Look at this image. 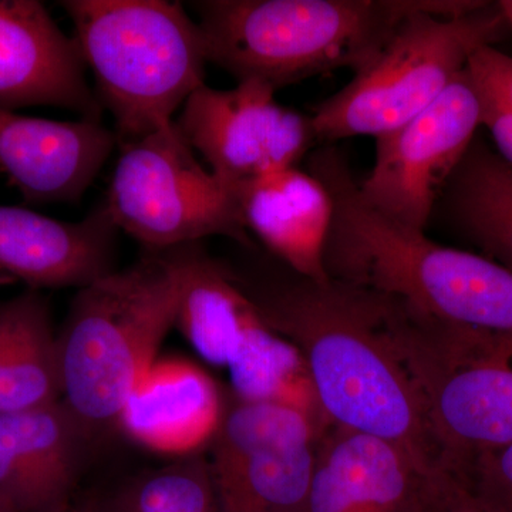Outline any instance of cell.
<instances>
[{"mask_svg":"<svg viewBox=\"0 0 512 512\" xmlns=\"http://www.w3.org/2000/svg\"><path fill=\"white\" fill-rule=\"evenodd\" d=\"M0 512H16V511H13L12 508L9 507V505H6L5 503H2V501H0Z\"/></svg>","mask_w":512,"mask_h":512,"instance_id":"obj_29","label":"cell"},{"mask_svg":"<svg viewBox=\"0 0 512 512\" xmlns=\"http://www.w3.org/2000/svg\"><path fill=\"white\" fill-rule=\"evenodd\" d=\"M510 29L498 5L430 0L394 29L382 49L313 113L318 143L379 138L431 106L468 60Z\"/></svg>","mask_w":512,"mask_h":512,"instance_id":"obj_6","label":"cell"},{"mask_svg":"<svg viewBox=\"0 0 512 512\" xmlns=\"http://www.w3.org/2000/svg\"><path fill=\"white\" fill-rule=\"evenodd\" d=\"M497 5L501 13H503L505 22H507L510 29H512V0H501Z\"/></svg>","mask_w":512,"mask_h":512,"instance_id":"obj_27","label":"cell"},{"mask_svg":"<svg viewBox=\"0 0 512 512\" xmlns=\"http://www.w3.org/2000/svg\"><path fill=\"white\" fill-rule=\"evenodd\" d=\"M430 0H200L208 62L237 82L278 90L309 77L359 72L407 16Z\"/></svg>","mask_w":512,"mask_h":512,"instance_id":"obj_4","label":"cell"},{"mask_svg":"<svg viewBox=\"0 0 512 512\" xmlns=\"http://www.w3.org/2000/svg\"><path fill=\"white\" fill-rule=\"evenodd\" d=\"M93 443L62 400L0 413V501L16 512H66Z\"/></svg>","mask_w":512,"mask_h":512,"instance_id":"obj_14","label":"cell"},{"mask_svg":"<svg viewBox=\"0 0 512 512\" xmlns=\"http://www.w3.org/2000/svg\"><path fill=\"white\" fill-rule=\"evenodd\" d=\"M490 512H512V443L485 453L461 471Z\"/></svg>","mask_w":512,"mask_h":512,"instance_id":"obj_23","label":"cell"},{"mask_svg":"<svg viewBox=\"0 0 512 512\" xmlns=\"http://www.w3.org/2000/svg\"><path fill=\"white\" fill-rule=\"evenodd\" d=\"M180 274L168 249L77 289L57 335L62 402L93 441L119 430L127 397L175 325Z\"/></svg>","mask_w":512,"mask_h":512,"instance_id":"obj_3","label":"cell"},{"mask_svg":"<svg viewBox=\"0 0 512 512\" xmlns=\"http://www.w3.org/2000/svg\"><path fill=\"white\" fill-rule=\"evenodd\" d=\"M97 99L116 121L120 144L170 126L204 86V37L180 2L66 0Z\"/></svg>","mask_w":512,"mask_h":512,"instance_id":"obj_5","label":"cell"},{"mask_svg":"<svg viewBox=\"0 0 512 512\" xmlns=\"http://www.w3.org/2000/svg\"><path fill=\"white\" fill-rule=\"evenodd\" d=\"M60 400L59 348L46 299L26 292L0 303V413Z\"/></svg>","mask_w":512,"mask_h":512,"instance_id":"obj_20","label":"cell"},{"mask_svg":"<svg viewBox=\"0 0 512 512\" xmlns=\"http://www.w3.org/2000/svg\"><path fill=\"white\" fill-rule=\"evenodd\" d=\"M248 232L296 274L328 281L323 255L333 201L318 177L298 167L275 171L234 191Z\"/></svg>","mask_w":512,"mask_h":512,"instance_id":"obj_19","label":"cell"},{"mask_svg":"<svg viewBox=\"0 0 512 512\" xmlns=\"http://www.w3.org/2000/svg\"><path fill=\"white\" fill-rule=\"evenodd\" d=\"M276 90L256 80L229 90L202 86L175 121L192 150L234 194L275 171L298 165L318 143L311 117L282 106Z\"/></svg>","mask_w":512,"mask_h":512,"instance_id":"obj_12","label":"cell"},{"mask_svg":"<svg viewBox=\"0 0 512 512\" xmlns=\"http://www.w3.org/2000/svg\"><path fill=\"white\" fill-rule=\"evenodd\" d=\"M76 40L35 0H0V109L50 106L101 119Z\"/></svg>","mask_w":512,"mask_h":512,"instance_id":"obj_13","label":"cell"},{"mask_svg":"<svg viewBox=\"0 0 512 512\" xmlns=\"http://www.w3.org/2000/svg\"><path fill=\"white\" fill-rule=\"evenodd\" d=\"M104 205L119 231L148 251L218 235L255 247L237 198L200 163L175 121L121 144Z\"/></svg>","mask_w":512,"mask_h":512,"instance_id":"obj_9","label":"cell"},{"mask_svg":"<svg viewBox=\"0 0 512 512\" xmlns=\"http://www.w3.org/2000/svg\"><path fill=\"white\" fill-rule=\"evenodd\" d=\"M180 274L175 328L195 352L229 373V392L245 402L279 403L318 414L299 353L266 326L222 259L197 244L168 249Z\"/></svg>","mask_w":512,"mask_h":512,"instance_id":"obj_8","label":"cell"},{"mask_svg":"<svg viewBox=\"0 0 512 512\" xmlns=\"http://www.w3.org/2000/svg\"><path fill=\"white\" fill-rule=\"evenodd\" d=\"M467 72L478 92L512 110V56L495 46H483L471 55Z\"/></svg>","mask_w":512,"mask_h":512,"instance_id":"obj_25","label":"cell"},{"mask_svg":"<svg viewBox=\"0 0 512 512\" xmlns=\"http://www.w3.org/2000/svg\"><path fill=\"white\" fill-rule=\"evenodd\" d=\"M101 121H56L0 109V171L26 201L83 197L116 146Z\"/></svg>","mask_w":512,"mask_h":512,"instance_id":"obj_16","label":"cell"},{"mask_svg":"<svg viewBox=\"0 0 512 512\" xmlns=\"http://www.w3.org/2000/svg\"><path fill=\"white\" fill-rule=\"evenodd\" d=\"M224 262L269 329L296 349L323 419L402 448L423 473L444 468L426 410L394 349L383 293L296 274L268 252L245 248Z\"/></svg>","mask_w":512,"mask_h":512,"instance_id":"obj_1","label":"cell"},{"mask_svg":"<svg viewBox=\"0 0 512 512\" xmlns=\"http://www.w3.org/2000/svg\"><path fill=\"white\" fill-rule=\"evenodd\" d=\"M484 256L512 271V165L477 134L436 211Z\"/></svg>","mask_w":512,"mask_h":512,"instance_id":"obj_21","label":"cell"},{"mask_svg":"<svg viewBox=\"0 0 512 512\" xmlns=\"http://www.w3.org/2000/svg\"><path fill=\"white\" fill-rule=\"evenodd\" d=\"M94 512H218L207 453L130 478L94 500Z\"/></svg>","mask_w":512,"mask_h":512,"instance_id":"obj_22","label":"cell"},{"mask_svg":"<svg viewBox=\"0 0 512 512\" xmlns=\"http://www.w3.org/2000/svg\"><path fill=\"white\" fill-rule=\"evenodd\" d=\"M426 476L402 448L329 424L319 437L309 512H414Z\"/></svg>","mask_w":512,"mask_h":512,"instance_id":"obj_18","label":"cell"},{"mask_svg":"<svg viewBox=\"0 0 512 512\" xmlns=\"http://www.w3.org/2000/svg\"><path fill=\"white\" fill-rule=\"evenodd\" d=\"M414 512H490L463 474L439 470L424 478Z\"/></svg>","mask_w":512,"mask_h":512,"instance_id":"obj_24","label":"cell"},{"mask_svg":"<svg viewBox=\"0 0 512 512\" xmlns=\"http://www.w3.org/2000/svg\"><path fill=\"white\" fill-rule=\"evenodd\" d=\"M308 171L333 201L323 255L328 278L387 293L440 322L512 335L510 269L384 217L363 200L339 148L313 151Z\"/></svg>","mask_w":512,"mask_h":512,"instance_id":"obj_2","label":"cell"},{"mask_svg":"<svg viewBox=\"0 0 512 512\" xmlns=\"http://www.w3.org/2000/svg\"><path fill=\"white\" fill-rule=\"evenodd\" d=\"M480 94L466 69L426 110L376 138L363 200L404 227L426 231L451 175L481 128Z\"/></svg>","mask_w":512,"mask_h":512,"instance_id":"obj_11","label":"cell"},{"mask_svg":"<svg viewBox=\"0 0 512 512\" xmlns=\"http://www.w3.org/2000/svg\"><path fill=\"white\" fill-rule=\"evenodd\" d=\"M117 232L104 202L76 222L0 205V274L33 289H82L116 271Z\"/></svg>","mask_w":512,"mask_h":512,"instance_id":"obj_17","label":"cell"},{"mask_svg":"<svg viewBox=\"0 0 512 512\" xmlns=\"http://www.w3.org/2000/svg\"><path fill=\"white\" fill-rule=\"evenodd\" d=\"M66 512H94V500L86 501L83 504H73Z\"/></svg>","mask_w":512,"mask_h":512,"instance_id":"obj_28","label":"cell"},{"mask_svg":"<svg viewBox=\"0 0 512 512\" xmlns=\"http://www.w3.org/2000/svg\"><path fill=\"white\" fill-rule=\"evenodd\" d=\"M228 389L197 363L158 356L127 397L119 430L158 456L205 454L220 430Z\"/></svg>","mask_w":512,"mask_h":512,"instance_id":"obj_15","label":"cell"},{"mask_svg":"<svg viewBox=\"0 0 512 512\" xmlns=\"http://www.w3.org/2000/svg\"><path fill=\"white\" fill-rule=\"evenodd\" d=\"M387 330L447 470L512 443V335L450 325L383 293Z\"/></svg>","mask_w":512,"mask_h":512,"instance_id":"obj_7","label":"cell"},{"mask_svg":"<svg viewBox=\"0 0 512 512\" xmlns=\"http://www.w3.org/2000/svg\"><path fill=\"white\" fill-rule=\"evenodd\" d=\"M323 430L301 410L245 402L228 389L207 451L218 512H309Z\"/></svg>","mask_w":512,"mask_h":512,"instance_id":"obj_10","label":"cell"},{"mask_svg":"<svg viewBox=\"0 0 512 512\" xmlns=\"http://www.w3.org/2000/svg\"><path fill=\"white\" fill-rule=\"evenodd\" d=\"M478 94L483 107L481 127L493 138L495 151L512 165V110L483 93Z\"/></svg>","mask_w":512,"mask_h":512,"instance_id":"obj_26","label":"cell"}]
</instances>
